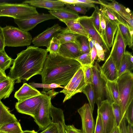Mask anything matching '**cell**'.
<instances>
[{"label":"cell","instance_id":"obj_1","mask_svg":"<svg viewBox=\"0 0 133 133\" xmlns=\"http://www.w3.org/2000/svg\"><path fill=\"white\" fill-rule=\"evenodd\" d=\"M48 53L46 49L34 46L27 47L17 54L8 76L19 83L22 80L28 81L34 76L40 75Z\"/></svg>","mask_w":133,"mask_h":133},{"label":"cell","instance_id":"obj_2","mask_svg":"<svg viewBox=\"0 0 133 133\" xmlns=\"http://www.w3.org/2000/svg\"><path fill=\"white\" fill-rule=\"evenodd\" d=\"M81 66L75 59L65 57L58 54L55 56L48 55L40 74L42 83H54L64 87Z\"/></svg>","mask_w":133,"mask_h":133},{"label":"cell","instance_id":"obj_3","mask_svg":"<svg viewBox=\"0 0 133 133\" xmlns=\"http://www.w3.org/2000/svg\"><path fill=\"white\" fill-rule=\"evenodd\" d=\"M117 83L119 93V105L123 118L126 111L133 99V74L127 71L118 77Z\"/></svg>","mask_w":133,"mask_h":133},{"label":"cell","instance_id":"obj_4","mask_svg":"<svg viewBox=\"0 0 133 133\" xmlns=\"http://www.w3.org/2000/svg\"><path fill=\"white\" fill-rule=\"evenodd\" d=\"M38 14L36 7L28 4L0 2V17H7L14 19H19Z\"/></svg>","mask_w":133,"mask_h":133},{"label":"cell","instance_id":"obj_5","mask_svg":"<svg viewBox=\"0 0 133 133\" xmlns=\"http://www.w3.org/2000/svg\"><path fill=\"white\" fill-rule=\"evenodd\" d=\"M6 46H23L30 45L32 37L28 32L13 26H7L3 28Z\"/></svg>","mask_w":133,"mask_h":133},{"label":"cell","instance_id":"obj_6","mask_svg":"<svg viewBox=\"0 0 133 133\" xmlns=\"http://www.w3.org/2000/svg\"><path fill=\"white\" fill-rule=\"evenodd\" d=\"M58 93L53 89L48 91L46 97L41 103L37 114L33 118L40 130H44L51 123L50 115L51 100Z\"/></svg>","mask_w":133,"mask_h":133},{"label":"cell","instance_id":"obj_7","mask_svg":"<svg viewBox=\"0 0 133 133\" xmlns=\"http://www.w3.org/2000/svg\"><path fill=\"white\" fill-rule=\"evenodd\" d=\"M92 69V84L95 93V103L98 108L106 97V80L101 75V67L98 62H94Z\"/></svg>","mask_w":133,"mask_h":133},{"label":"cell","instance_id":"obj_8","mask_svg":"<svg viewBox=\"0 0 133 133\" xmlns=\"http://www.w3.org/2000/svg\"><path fill=\"white\" fill-rule=\"evenodd\" d=\"M47 91L43 90L40 95L16 102L15 105L16 110L19 113L30 115L34 118L37 114L41 103L46 97Z\"/></svg>","mask_w":133,"mask_h":133},{"label":"cell","instance_id":"obj_9","mask_svg":"<svg viewBox=\"0 0 133 133\" xmlns=\"http://www.w3.org/2000/svg\"><path fill=\"white\" fill-rule=\"evenodd\" d=\"M97 112L101 116L104 133H112L116 126L111 104L104 100L98 108Z\"/></svg>","mask_w":133,"mask_h":133},{"label":"cell","instance_id":"obj_10","mask_svg":"<svg viewBox=\"0 0 133 133\" xmlns=\"http://www.w3.org/2000/svg\"><path fill=\"white\" fill-rule=\"evenodd\" d=\"M77 20L83 26L89 36L92 37L101 46L105 52L110 51V49L95 28L91 15L79 16Z\"/></svg>","mask_w":133,"mask_h":133},{"label":"cell","instance_id":"obj_11","mask_svg":"<svg viewBox=\"0 0 133 133\" xmlns=\"http://www.w3.org/2000/svg\"><path fill=\"white\" fill-rule=\"evenodd\" d=\"M55 19L56 18L50 14L39 13L25 18L15 19L14 21L19 28L24 31L28 32L41 22Z\"/></svg>","mask_w":133,"mask_h":133},{"label":"cell","instance_id":"obj_12","mask_svg":"<svg viewBox=\"0 0 133 133\" xmlns=\"http://www.w3.org/2000/svg\"><path fill=\"white\" fill-rule=\"evenodd\" d=\"M100 4L109 8L118 17L121 22H126L133 28V14L131 10L122 4L115 1H111V2L105 3L99 0Z\"/></svg>","mask_w":133,"mask_h":133},{"label":"cell","instance_id":"obj_13","mask_svg":"<svg viewBox=\"0 0 133 133\" xmlns=\"http://www.w3.org/2000/svg\"><path fill=\"white\" fill-rule=\"evenodd\" d=\"M114 39L110 55L118 70L127 46L118 27Z\"/></svg>","mask_w":133,"mask_h":133},{"label":"cell","instance_id":"obj_14","mask_svg":"<svg viewBox=\"0 0 133 133\" xmlns=\"http://www.w3.org/2000/svg\"><path fill=\"white\" fill-rule=\"evenodd\" d=\"M77 111L81 118L83 133H94L95 124L89 104L85 103Z\"/></svg>","mask_w":133,"mask_h":133},{"label":"cell","instance_id":"obj_15","mask_svg":"<svg viewBox=\"0 0 133 133\" xmlns=\"http://www.w3.org/2000/svg\"><path fill=\"white\" fill-rule=\"evenodd\" d=\"M61 28L58 24L48 28L32 39V43L34 46H45L47 48L52 38L56 37Z\"/></svg>","mask_w":133,"mask_h":133},{"label":"cell","instance_id":"obj_16","mask_svg":"<svg viewBox=\"0 0 133 133\" xmlns=\"http://www.w3.org/2000/svg\"><path fill=\"white\" fill-rule=\"evenodd\" d=\"M101 75L106 81H116L118 77V70L110 54L101 67Z\"/></svg>","mask_w":133,"mask_h":133},{"label":"cell","instance_id":"obj_17","mask_svg":"<svg viewBox=\"0 0 133 133\" xmlns=\"http://www.w3.org/2000/svg\"><path fill=\"white\" fill-rule=\"evenodd\" d=\"M22 3L28 4L35 7L44 8L50 10L59 9L64 7V3L61 0H30L23 1Z\"/></svg>","mask_w":133,"mask_h":133},{"label":"cell","instance_id":"obj_18","mask_svg":"<svg viewBox=\"0 0 133 133\" xmlns=\"http://www.w3.org/2000/svg\"><path fill=\"white\" fill-rule=\"evenodd\" d=\"M58 54L63 57L76 59L81 55L79 47L76 42H69L61 45Z\"/></svg>","mask_w":133,"mask_h":133},{"label":"cell","instance_id":"obj_19","mask_svg":"<svg viewBox=\"0 0 133 133\" xmlns=\"http://www.w3.org/2000/svg\"><path fill=\"white\" fill-rule=\"evenodd\" d=\"M41 94V93L35 88L25 83L15 92L14 97L19 102Z\"/></svg>","mask_w":133,"mask_h":133},{"label":"cell","instance_id":"obj_20","mask_svg":"<svg viewBox=\"0 0 133 133\" xmlns=\"http://www.w3.org/2000/svg\"><path fill=\"white\" fill-rule=\"evenodd\" d=\"M105 94L107 99L110 103L111 104L115 103L118 104L119 93L116 81H106Z\"/></svg>","mask_w":133,"mask_h":133},{"label":"cell","instance_id":"obj_21","mask_svg":"<svg viewBox=\"0 0 133 133\" xmlns=\"http://www.w3.org/2000/svg\"><path fill=\"white\" fill-rule=\"evenodd\" d=\"M87 84L82 71L69 90L65 95V97L63 102L64 103L67 100L71 99L73 96L76 94L82 92V90Z\"/></svg>","mask_w":133,"mask_h":133},{"label":"cell","instance_id":"obj_22","mask_svg":"<svg viewBox=\"0 0 133 133\" xmlns=\"http://www.w3.org/2000/svg\"><path fill=\"white\" fill-rule=\"evenodd\" d=\"M49 12L61 21L76 19L79 17L78 13L66 7L56 10H50Z\"/></svg>","mask_w":133,"mask_h":133},{"label":"cell","instance_id":"obj_23","mask_svg":"<svg viewBox=\"0 0 133 133\" xmlns=\"http://www.w3.org/2000/svg\"><path fill=\"white\" fill-rule=\"evenodd\" d=\"M104 16L106 25L105 42L110 49L113 45L115 36L118 29V26L117 24L111 22Z\"/></svg>","mask_w":133,"mask_h":133},{"label":"cell","instance_id":"obj_24","mask_svg":"<svg viewBox=\"0 0 133 133\" xmlns=\"http://www.w3.org/2000/svg\"><path fill=\"white\" fill-rule=\"evenodd\" d=\"M15 115L11 113L8 107L0 101V128L5 125L18 121Z\"/></svg>","mask_w":133,"mask_h":133},{"label":"cell","instance_id":"obj_25","mask_svg":"<svg viewBox=\"0 0 133 133\" xmlns=\"http://www.w3.org/2000/svg\"><path fill=\"white\" fill-rule=\"evenodd\" d=\"M80 36L70 31L67 28H62L56 37L61 45L68 43L75 42L77 38Z\"/></svg>","mask_w":133,"mask_h":133},{"label":"cell","instance_id":"obj_26","mask_svg":"<svg viewBox=\"0 0 133 133\" xmlns=\"http://www.w3.org/2000/svg\"><path fill=\"white\" fill-rule=\"evenodd\" d=\"M117 26L127 46L132 49L133 29H129L127 24L123 22H120Z\"/></svg>","mask_w":133,"mask_h":133},{"label":"cell","instance_id":"obj_27","mask_svg":"<svg viewBox=\"0 0 133 133\" xmlns=\"http://www.w3.org/2000/svg\"><path fill=\"white\" fill-rule=\"evenodd\" d=\"M15 81L8 76L7 79L0 82V101L8 98L13 91Z\"/></svg>","mask_w":133,"mask_h":133},{"label":"cell","instance_id":"obj_28","mask_svg":"<svg viewBox=\"0 0 133 133\" xmlns=\"http://www.w3.org/2000/svg\"><path fill=\"white\" fill-rule=\"evenodd\" d=\"M62 22L66 25L67 28L72 32L84 36L87 38L89 37L84 28L76 19L64 20Z\"/></svg>","mask_w":133,"mask_h":133},{"label":"cell","instance_id":"obj_29","mask_svg":"<svg viewBox=\"0 0 133 133\" xmlns=\"http://www.w3.org/2000/svg\"><path fill=\"white\" fill-rule=\"evenodd\" d=\"M82 92L86 96L93 112L95 103V98L94 91L92 83L87 84L82 90Z\"/></svg>","mask_w":133,"mask_h":133},{"label":"cell","instance_id":"obj_30","mask_svg":"<svg viewBox=\"0 0 133 133\" xmlns=\"http://www.w3.org/2000/svg\"><path fill=\"white\" fill-rule=\"evenodd\" d=\"M0 131L5 133H20L23 131L18 121L5 125L0 128Z\"/></svg>","mask_w":133,"mask_h":133},{"label":"cell","instance_id":"obj_31","mask_svg":"<svg viewBox=\"0 0 133 133\" xmlns=\"http://www.w3.org/2000/svg\"><path fill=\"white\" fill-rule=\"evenodd\" d=\"M14 60L8 56L5 50L0 51V69L5 72L13 64Z\"/></svg>","mask_w":133,"mask_h":133},{"label":"cell","instance_id":"obj_32","mask_svg":"<svg viewBox=\"0 0 133 133\" xmlns=\"http://www.w3.org/2000/svg\"><path fill=\"white\" fill-rule=\"evenodd\" d=\"M100 5L101 6L100 9L105 17L117 25L121 22L118 17L112 10L102 4Z\"/></svg>","mask_w":133,"mask_h":133},{"label":"cell","instance_id":"obj_33","mask_svg":"<svg viewBox=\"0 0 133 133\" xmlns=\"http://www.w3.org/2000/svg\"><path fill=\"white\" fill-rule=\"evenodd\" d=\"M75 42L79 47L81 55L90 52L88 39L86 37L80 35L78 37Z\"/></svg>","mask_w":133,"mask_h":133},{"label":"cell","instance_id":"obj_34","mask_svg":"<svg viewBox=\"0 0 133 133\" xmlns=\"http://www.w3.org/2000/svg\"><path fill=\"white\" fill-rule=\"evenodd\" d=\"M61 44L56 37H53L51 40L46 50L49 54L54 56H55L58 54Z\"/></svg>","mask_w":133,"mask_h":133},{"label":"cell","instance_id":"obj_35","mask_svg":"<svg viewBox=\"0 0 133 133\" xmlns=\"http://www.w3.org/2000/svg\"><path fill=\"white\" fill-rule=\"evenodd\" d=\"M133 69V66L130 64L124 54L122 58L118 70V77L127 71H131Z\"/></svg>","mask_w":133,"mask_h":133},{"label":"cell","instance_id":"obj_36","mask_svg":"<svg viewBox=\"0 0 133 133\" xmlns=\"http://www.w3.org/2000/svg\"><path fill=\"white\" fill-rule=\"evenodd\" d=\"M111 104L116 126L119 127L123 119L122 116L121 109L118 104L113 103Z\"/></svg>","mask_w":133,"mask_h":133},{"label":"cell","instance_id":"obj_37","mask_svg":"<svg viewBox=\"0 0 133 133\" xmlns=\"http://www.w3.org/2000/svg\"><path fill=\"white\" fill-rule=\"evenodd\" d=\"M29 84L35 88H43V90L47 91L50 90V89L56 88H64V87L55 83H51L50 84H45L43 83H37L32 82L29 83Z\"/></svg>","mask_w":133,"mask_h":133},{"label":"cell","instance_id":"obj_38","mask_svg":"<svg viewBox=\"0 0 133 133\" xmlns=\"http://www.w3.org/2000/svg\"><path fill=\"white\" fill-rule=\"evenodd\" d=\"M81 65H91V60L90 52L81 55L75 59Z\"/></svg>","mask_w":133,"mask_h":133},{"label":"cell","instance_id":"obj_39","mask_svg":"<svg viewBox=\"0 0 133 133\" xmlns=\"http://www.w3.org/2000/svg\"><path fill=\"white\" fill-rule=\"evenodd\" d=\"M92 66L90 65L82 66V68L84 73L85 80L87 84L92 83Z\"/></svg>","mask_w":133,"mask_h":133},{"label":"cell","instance_id":"obj_40","mask_svg":"<svg viewBox=\"0 0 133 133\" xmlns=\"http://www.w3.org/2000/svg\"><path fill=\"white\" fill-rule=\"evenodd\" d=\"M94 9V10L91 16L93 17V22L94 26L97 30L99 33V25L100 20V10L97 6H96Z\"/></svg>","mask_w":133,"mask_h":133},{"label":"cell","instance_id":"obj_41","mask_svg":"<svg viewBox=\"0 0 133 133\" xmlns=\"http://www.w3.org/2000/svg\"><path fill=\"white\" fill-rule=\"evenodd\" d=\"M124 118L126 119L128 123L133 126V101L127 109Z\"/></svg>","mask_w":133,"mask_h":133},{"label":"cell","instance_id":"obj_42","mask_svg":"<svg viewBox=\"0 0 133 133\" xmlns=\"http://www.w3.org/2000/svg\"><path fill=\"white\" fill-rule=\"evenodd\" d=\"M100 20L99 25V32L105 43V32L106 27V22L102 12L100 9Z\"/></svg>","mask_w":133,"mask_h":133},{"label":"cell","instance_id":"obj_43","mask_svg":"<svg viewBox=\"0 0 133 133\" xmlns=\"http://www.w3.org/2000/svg\"><path fill=\"white\" fill-rule=\"evenodd\" d=\"M40 133H60L57 123L51 121V124L45 130Z\"/></svg>","mask_w":133,"mask_h":133},{"label":"cell","instance_id":"obj_44","mask_svg":"<svg viewBox=\"0 0 133 133\" xmlns=\"http://www.w3.org/2000/svg\"><path fill=\"white\" fill-rule=\"evenodd\" d=\"M95 46L97 51L98 61L97 62L104 61L105 59V52L103 48L98 43L96 42L95 44Z\"/></svg>","mask_w":133,"mask_h":133},{"label":"cell","instance_id":"obj_45","mask_svg":"<svg viewBox=\"0 0 133 133\" xmlns=\"http://www.w3.org/2000/svg\"><path fill=\"white\" fill-rule=\"evenodd\" d=\"M66 8L71 10L77 13L85 15L87 11V10L82 6L75 5H66Z\"/></svg>","mask_w":133,"mask_h":133},{"label":"cell","instance_id":"obj_46","mask_svg":"<svg viewBox=\"0 0 133 133\" xmlns=\"http://www.w3.org/2000/svg\"><path fill=\"white\" fill-rule=\"evenodd\" d=\"M97 114L94 133H104L101 115L98 112Z\"/></svg>","mask_w":133,"mask_h":133},{"label":"cell","instance_id":"obj_47","mask_svg":"<svg viewBox=\"0 0 133 133\" xmlns=\"http://www.w3.org/2000/svg\"><path fill=\"white\" fill-rule=\"evenodd\" d=\"M65 131L66 133H83L82 130L77 129L73 125H65Z\"/></svg>","mask_w":133,"mask_h":133},{"label":"cell","instance_id":"obj_48","mask_svg":"<svg viewBox=\"0 0 133 133\" xmlns=\"http://www.w3.org/2000/svg\"><path fill=\"white\" fill-rule=\"evenodd\" d=\"M73 5H78L86 9L87 8H95L96 6L94 4L81 2H80L79 0H74Z\"/></svg>","mask_w":133,"mask_h":133},{"label":"cell","instance_id":"obj_49","mask_svg":"<svg viewBox=\"0 0 133 133\" xmlns=\"http://www.w3.org/2000/svg\"><path fill=\"white\" fill-rule=\"evenodd\" d=\"M4 38L3 28L0 26V51L4 50Z\"/></svg>","mask_w":133,"mask_h":133},{"label":"cell","instance_id":"obj_50","mask_svg":"<svg viewBox=\"0 0 133 133\" xmlns=\"http://www.w3.org/2000/svg\"><path fill=\"white\" fill-rule=\"evenodd\" d=\"M126 120L124 118L121 121L119 125L121 133H127Z\"/></svg>","mask_w":133,"mask_h":133},{"label":"cell","instance_id":"obj_51","mask_svg":"<svg viewBox=\"0 0 133 133\" xmlns=\"http://www.w3.org/2000/svg\"><path fill=\"white\" fill-rule=\"evenodd\" d=\"M90 52L91 60V65L92 66L95 62V60L97 57L96 50L95 46L91 49Z\"/></svg>","mask_w":133,"mask_h":133},{"label":"cell","instance_id":"obj_52","mask_svg":"<svg viewBox=\"0 0 133 133\" xmlns=\"http://www.w3.org/2000/svg\"><path fill=\"white\" fill-rule=\"evenodd\" d=\"M125 55L130 64L133 66V57L131 53L128 51H126Z\"/></svg>","mask_w":133,"mask_h":133},{"label":"cell","instance_id":"obj_53","mask_svg":"<svg viewBox=\"0 0 133 133\" xmlns=\"http://www.w3.org/2000/svg\"><path fill=\"white\" fill-rule=\"evenodd\" d=\"M88 39L90 51L91 49L95 46L96 41L92 37L90 36L89 37Z\"/></svg>","mask_w":133,"mask_h":133},{"label":"cell","instance_id":"obj_54","mask_svg":"<svg viewBox=\"0 0 133 133\" xmlns=\"http://www.w3.org/2000/svg\"><path fill=\"white\" fill-rule=\"evenodd\" d=\"M8 78L5 72H3L0 69V82Z\"/></svg>","mask_w":133,"mask_h":133},{"label":"cell","instance_id":"obj_55","mask_svg":"<svg viewBox=\"0 0 133 133\" xmlns=\"http://www.w3.org/2000/svg\"><path fill=\"white\" fill-rule=\"evenodd\" d=\"M127 133H133V126L128 123L127 125Z\"/></svg>","mask_w":133,"mask_h":133},{"label":"cell","instance_id":"obj_56","mask_svg":"<svg viewBox=\"0 0 133 133\" xmlns=\"http://www.w3.org/2000/svg\"><path fill=\"white\" fill-rule=\"evenodd\" d=\"M112 133H121L119 126H116Z\"/></svg>","mask_w":133,"mask_h":133},{"label":"cell","instance_id":"obj_57","mask_svg":"<svg viewBox=\"0 0 133 133\" xmlns=\"http://www.w3.org/2000/svg\"><path fill=\"white\" fill-rule=\"evenodd\" d=\"M20 133H38L37 132L35 131L34 130H25L23 131Z\"/></svg>","mask_w":133,"mask_h":133},{"label":"cell","instance_id":"obj_58","mask_svg":"<svg viewBox=\"0 0 133 133\" xmlns=\"http://www.w3.org/2000/svg\"><path fill=\"white\" fill-rule=\"evenodd\" d=\"M0 133H5L0 131Z\"/></svg>","mask_w":133,"mask_h":133}]
</instances>
